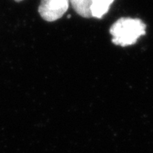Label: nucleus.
Instances as JSON below:
<instances>
[{
	"instance_id": "20e7f679",
	"label": "nucleus",
	"mask_w": 153,
	"mask_h": 153,
	"mask_svg": "<svg viewBox=\"0 0 153 153\" xmlns=\"http://www.w3.org/2000/svg\"><path fill=\"white\" fill-rule=\"evenodd\" d=\"M93 0H69L72 8L76 13L84 18H90L91 11L90 7L92 4Z\"/></svg>"
},
{
	"instance_id": "f03ea898",
	"label": "nucleus",
	"mask_w": 153,
	"mask_h": 153,
	"mask_svg": "<svg viewBox=\"0 0 153 153\" xmlns=\"http://www.w3.org/2000/svg\"><path fill=\"white\" fill-rule=\"evenodd\" d=\"M69 7V0H41L38 13L46 22H55L65 15Z\"/></svg>"
},
{
	"instance_id": "7ed1b4c3",
	"label": "nucleus",
	"mask_w": 153,
	"mask_h": 153,
	"mask_svg": "<svg viewBox=\"0 0 153 153\" xmlns=\"http://www.w3.org/2000/svg\"><path fill=\"white\" fill-rule=\"evenodd\" d=\"M113 1L114 0H93L90 7L92 17L98 19L102 18L108 12L110 6Z\"/></svg>"
},
{
	"instance_id": "39448f33",
	"label": "nucleus",
	"mask_w": 153,
	"mask_h": 153,
	"mask_svg": "<svg viewBox=\"0 0 153 153\" xmlns=\"http://www.w3.org/2000/svg\"><path fill=\"white\" fill-rule=\"evenodd\" d=\"M16 2H21V1H22V0H15Z\"/></svg>"
},
{
	"instance_id": "f257e3e1",
	"label": "nucleus",
	"mask_w": 153,
	"mask_h": 153,
	"mask_svg": "<svg viewBox=\"0 0 153 153\" xmlns=\"http://www.w3.org/2000/svg\"><path fill=\"white\" fill-rule=\"evenodd\" d=\"M146 24L140 19L120 18L110 29L112 42L117 45L134 44L140 36L146 34Z\"/></svg>"
}]
</instances>
